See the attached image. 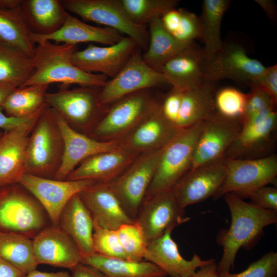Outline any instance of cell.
Masks as SVG:
<instances>
[{"instance_id":"obj_1","label":"cell","mask_w":277,"mask_h":277,"mask_svg":"<svg viewBox=\"0 0 277 277\" xmlns=\"http://www.w3.org/2000/svg\"><path fill=\"white\" fill-rule=\"evenodd\" d=\"M224 196L231 221L228 230L222 232L218 238L223 248V253L217 265L219 273L230 272L239 249H251L262 236L264 228L277 222V211L262 209L247 203L233 193Z\"/></svg>"},{"instance_id":"obj_2","label":"cell","mask_w":277,"mask_h":277,"mask_svg":"<svg viewBox=\"0 0 277 277\" xmlns=\"http://www.w3.org/2000/svg\"><path fill=\"white\" fill-rule=\"evenodd\" d=\"M37 44L32 58L34 71L21 87L60 83L66 86L77 84L102 88L108 81L104 75L86 72L73 65L72 58L77 51V45L57 44L50 41Z\"/></svg>"},{"instance_id":"obj_3","label":"cell","mask_w":277,"mask_h":277,"mask_svg":"<svg viewBox=\"0 0 277 277\" xmlns=\"http://www.w3.org/2000/svg\"><path fill=\"white\" fill-rule=\"evenodd\" d=\"M64 142L53 111L48 106L37 119L30 135L25 173L54 179L63 160Z\"/></svg>"},{"instance_id":"obj_4","label":"cell","mask_w":277,"mask_h":277,"mask_svg":"<svg viewBox=\"0 0 277 277\" xmlns=\"http://www.w3.org/2000/svg\"><path fill=\"white\" fill-rule=\"evenodd\" d=\"M51 225L43 206L21 184L0 185V231L32 239Z\"/></svg>"},{"instance_id":"obj_5","label":"cell","mask_w":277,"mask_h":277,"mask_svg":"<svg viewBox=\"0 0 277 277\" xmlns=\"http://www.w3.org/2000/svg\"><path fill=\"white\" fill-rule=\"evenodd\" d=\"M101 89L81 87L68 89L63 87L57 92H47L45 103L71 128L89 136L109 106L99 102Z\"/></svg>"},{"instance_id":"obj_6","label":"cell","mask_w":277,"mask_h":277,"mask_svg":"<svg viewBox=\"0 0 277 277\" xmlns=\"http://www.w3.org/2000/svg\"><path fill=\"white\" fill-rule=\"evenodd\" d=\"M202 127V122L180 129L164 147L146 196L171 190L190 169Z\"/></svg>"},{"instance_id":"obj_7","label":"cell","mask_w":277,"mask_h":277,"mask_svg":"<svg viewBox=\"0 0 277 277\" xmlns=\"http://www.w3.org/2000/svg\"><path fill=\"white\" fill-rule=\"evenodd\" d=\"M157 101L149 89L125 96L110 104L90 137L97 141H121L142 121Z\"/></svg>"},{"instance_id":"obj_8","label":"cell","mask_w":277,"mask_h":277,"mask_svg":"<svg viewBox=\"0 0 277 277\" xmlns=\"http://www.w3.org/2000/svg\"><path fill=\"white\" fill-rule=\"evenodd\" d=\"M67 11L75 13L84 21H90L111 28L132 38L138 47L146 49L149 42L145 26L133 22L119 0H61Z\"/></svg>"},{"instance_id":"obj_9","label":"cell","mask_w":277,"mask_h":277,"mask_svg":"<svg viewBox=\"0 0 277 277\" xmlns=\"http://www.w3.org/2000/svg\"><path fill=\"white\" fill-rule=\"evenodd\" d=\"M266 68L259 61L250 57L241 45L234 43H223L212 57L203 58L205 82L230 79L250 87L256 83Z\"/></svg>"},{"instance_id":"obj_10","label":"cell","mask_w":277,"mask_h":277,"mask_svg":"<svg viewBox=\"0 0 277 277\" xmlns=\"http://www.w3.org/2000/svg\"><path fill=\"white\" fill-rule=\"evenodd\" d=\"M164 148L140 154L118 176L107 183L127 212L135 220Z\"/></svg>"},{"instance_id":"obj_11","label":"cell","mask_w":277,"mask_h":277,"mask_svg":"<svg viewBox=\"0 0 277 277\" xmlns=\"http://www.w3.org/2000/svg\"><path fill=\"white\" fill-rule=\"evenodd\" d=\"M224 161L226 173L212 196L214 200L229 193L236 194L267 186L276 180L277 157L275 155L252 159L224 157Z\"/></svg>"},{"instance_id":"obj_12","label":"cell","mask_w":277,"mask_h":277,"mask_svg":"<svg viewBox=\"0 0 277 277\" xmlns=\"http://www.w3.org/2000/svg\"><path fill=\"white\" fill-rule=\"evenodd\" d=\"M165 84L162 73L148 65L137 49L117 74L101 88L99 102L108 106L133 93Z\"/></svg>"},{"instance_id":"obj_13","label":"cell","mask_w":277,"mask_h":277,"mask_svg":"<svg viewBox=\"0 0 277 277\" xmlns=\"http://www.w3.org/2000/svg\"><path fill=\"white\" fill-rule=\"evenodd\" d=\"M172 190L145 196L135 221L142 227L148 243L169 229L189 220Z\"/></svg>"},{"instance_id":"obj_14","label":"cell","mask_w":277,"mask_h":277,"mask_svg":"<svg viewBox=\"0 0 277 277\" xmlns=\"http://www.w3.org/2000/svg\"><path fill=\"white\" fill-rule=\"evenodd\" d=\"M18 183L39 202L47 212L51 225L58 226L60 214L68 201L97 182L58 180L24 173Z\"/></svg>"},{"instance_id":"obj_15","label":"cell","mask_w":277,"mask_h":277,"mask_svg":"<svg viewBox=\"0 0 277 277\" xmlns=\"http://www.w3.org/2000/svg\"><path fill=\"white\" fill-rule=\"evenodd\" d=\"M241 127L239 121L227 118L216 112L203 121L190 169L223 159Z\"/></svg>"},{"instance_id":"obj_16","label":"cell","mask_w":277,"mask_h":277,"mask_svg":"<svg viewBox=\"0 0 277 277\" xmlns=\"http://www.w3.org/2000/svg\"><path fill=\"white\" fill-rule=\"evenodd\" d=\"M45 104L27 120L0 136V185L18 183L24 167L29 138Z\"/></svg>"},{"instance_id":"obj_17","label":"cell","mask_w":277,"mask_h":277,"mask_svg":"<svg viewBox=\"0 0 277 277\" xmlns=\"http://www.w3.org/2000/svg\"><path fill=\"white\" fill-rule=\"evenodd\" d=\"M180 129L167 120L156 103L142 121L121 141V147L142 154L161 149L177 134Z\"/></svg>"},{"instance_id":"obj_18","label":"cell","mask_w":277,"mask_h":277,"mask_svg":"<svg viewBox=\"0 0 277 277\" xmlns=\"http://www.w3.org/2000/svg\"><path fill=\"white\" fill-rule=\"evenodd\" d=\"M240 123L241 130L224 157L250 159L266 151L276 127V109L271 108L244 117Z\"/></svg>"},{"instance_id":"obj_19","label":"cell","mask_w":277,"mask_h":277,"mask_svg":"<svg viewBox=\"0 0 277 277\" xmlns=\"http://www.w3.org/2000/svg\"><path fill=\"white\" fill-rule=\"evenodd\" d=\"M226 173L223 157L190 169L171 190L181 206L185 208L213 196L223 183Z\"/></svg>"},{"instance_id":"obj_20","label":"cell","mask_w":277,"mask_h":277,"mask_svg":"<svg viewBox=\"0 0 277 277\" xmlns=\"http://www.w3.org/2000/svg\"><path fill=\"white\" fill-rule=\"evenodd\" d=\"M138 47L132 38L124 36L115 44L98 47L89 44L76 51L72 62L74 66L88 73L101 74L111 79L115 77Z\"/></svg>"},{"instance_id":"obj_21","label":"cell","mask_w":277,"mask_h":277,"mask_svg":"<svg viewBox=\"0 0 277 277\" xmlns=\"http://www.w3.org/2000/svg\"><path fill=\"white\" fill-rule=\"evenodd\" d=\"M37 264L73 269L81 262L82 255L73 240L58 226L51 225L32 239Z\"/></svg>"},{"instance_id":"obj_22","label":"cell","mask_w":277,"mask_h":277,"mask_svg":"<svg viewBox=\"0 0 277 277\" xmlns=\"http://www.w3.org/2000/svg\"><path fill=\"white\" fill-rule=\"evenodd\" d=\"M52 110L64 142L62 163L54 179L65 180L87 157L121 147V141H100L74 130L54 110Z\"/></svg>"},{"instance_id":"obj_23","label":"cell","mask_w":277,"mask_h":277,"mask_svg":"<svg viewBox=\"0 0 277 277\" xmlns=\"http://www.w3.org/2000/svg\"><path fill=\"white\" fill-rule=\"evenodd\" d=\"M173 230L168 229L163 235L148 243L144 258L146 261L155 265L167 276L190 277L199 268L214 260H202L197 254L189 260L184 258L171 237Z\"/></svg>"},{"instance_id":"obj_24","label":"cell","mask_w":277,"mask_h":277,"mask_svg":"<svg viewBox=\"0 0 277 277\" xmlns=\"http://www.w3.org/2000/svg\"><path fill=\"white\" fill-rule=\"evenodd\" d=\"M140 154L122 147L94 154L82 161L66 180H88L109 183L118 176Z\"/></svg>"},{"instance_id":"obj_25","label":"cell","mask_w":277,"mask_h":277,"mask_svg":"<svg viewBox=\"0 0 277 277\" xmlns=\"http://www.w3.org/2000/svg\"><path fill=\"white\" fill-rule=\"evenodd\" d=\"M93 220L103 228L117 230L121 225L134 222L107 183L97 182L79 193Z\"/></svg>"},{"instance_id":"obj_26","label":"cell","mask_w":277,"mask_h":277,"mask_svg":"<svg viewBox=\"0 0 277 277\" xmlns=\"http://www.w3.org/2000/svg\"><path fill=\"white\" fill-rule=\"evenodd\" d=\"M203 64L202 49L193 43L167 62L160 72L166 84L186 91L196 88L205 82Z\"/></svg>"},{"instance_id":"obj_27","label":"cell","mask_w":277,"mask_h":277,"mask_svg":"<svg viewBox=\"0 0 277 277\" xmlns=\"http://www.w3.org/2000/svg\"><path fill=\"white\" fill-rule=\"evenodd\" d=\"M124 37L120 32L107 27H96L86 24L68 13L61 28L52 34L40 35L32 33L34 44L45 41L55 44L77 45L82 43H97L108 46L116 44Z\"/></svg>"},{"instance_id":"obj_28","label":"cell","mask_w":277,"mask_h":277,"mask_svg":"<svg viewBox=\"0 0 277 277\" xmlns=\"http://www.w3.org/2000/svg\"><path fill=\"white\" fill-rule=\"evenodd\" d=\"M58 226L75 243L82 258L95 253L93 246V219L79 193L63 209Z\"/></svg>"},{"instance_id":"obj_29","label":"cell","mask_w":277,"mask_h":277,"mask_svg":"<svg viewBox=\"0 0 277 277\" xmlns=\"http://www.w3.org/2000/svg\"><path fill=\"white\" fill-rule=\"evenodd\" d=\"M21 10L32 32L40 35L57 31L68 14L58 0H22Z\"/></svg>"},{"instance_id":"obj_30","label":"cell","mask_w":277,"mask_h":277,"mask_svg":"<svg viewBox=\"0 0 277 277\" xmlns=\"http://www.w3.org/2000/svg\"><path fill=\"white\" fill-rule=\"evenodd\" d=\"M213 84V82H205L196 88L183 92L176 123L178 128L201 123L215 112Z\"/></svg>"},{"instance_id":"obj_31","label":"cell","mask_w":277,"mask_h":277,"mask_svg":"<svg viewBox=\"0 0 277 277\" xmlns=\"http://www.w3.org/2000/svg\"><path fill=\"white\" fill-rule=\"evenodd\" d=\"M148 25L149 42L142 56L148 65L159 72L167 62L193 43L175 39L164 27L161 18H154Z\"/></svg>"},{"instance_id":"obj_32","label":"cell","mask_w":277,"mask_h":277,"mask_svg":"<svg viewBox=\"0 0 277 277\" xmlns=\"http://www.w3.org/2000/svg\"><path fill=\"white\" fill-rule=\"evenodd\" d=\"M22 4V3H21ZM21 7L0 9V43L33 58L36 47Z\"/></svg>"},{"instance_id":"obj_33","label":"cell","mask_w":277,"mask_h":277,"mask_svg":"<svg viewBox=\"0 0 277 277\" xmlns=\"http://www.w3.org/2000/svg\"><path fill=\"white\" fill-rule=\"evenodd\" d=\"M81 263L95 267L108 277H166L167 274L148 261L110 258L96 253L82 258Z\"/></svg>"},{"instance_id":"obj_34","label":"cell","mask_w":277,"mask_h":277,"mask_svg":"<svg viewBox=\"0 0 277 277\" xmlns=\"http://www.w3.org/2000/svg\"><path fill=\"white\" fill-rule=\"evenodd\" d=\"M228 0H204L199 17L201 36L204 46L203 58L208 60L221 48V27L223 16L230 5Z\"/></svg>"},{"instance_id":"obj_35","label":"cell","mask_w":277,"mask_h":277,"mask_svg":"<svg viewBox=\"0 0 277 277\" xmlns=\"http://www.w3.org/2000/svg\"><path fill=\"white\" fill-rule=\"evenodd\" d=\"M48 85H33L14 89L2 107L8 116L25 118L39 110L45 104Z\"/></svg>"},{"instance_id":"obj_36","label":"cell","mask_w":277,"mask_h":277,"mask_svg":"<svg viewBox=\"0 0 277 277\" xmlns=\"http://www.w3.org/2000/svg\"><path fill=\"white\" fill-rule=\"evenodd\" d=\"M0 257L26 275L38 265L32 239L16 233L0 231Z\"/></svg>"},{"instance_id":"obj_37","label":"cell","mask_w":277,"mask_h":277,"mask_svg":"<svg viewBox=\"0 0 277 277\" xmlns=\"http://www.w3.org/2000/svg\"><path fill=\"white\" fill-rule=\"evenodd\" d=\"M34 71L32 58L0 43V83L19 87Z\"/></svg>"},{"instance_id":"obj_38","label":"cell","mask_w":277,"mask_h":277,"mask_svg":"<svg viewBox=\"0 0 277 277\" xmlns=\"http://www.w3.org/2000/svg\"><path fill=\"white\" fill-rule=\"evenodd\" d=\"M119 1L130 18L135 24L143 26L175 9L179 2L177 0Z\"/></svg>"},{"instance_id":"obj_39","label":"cell","mask_w":277,"mask_h":277,"mask_svg":"<svg viewBox=\"0 0 277 277\" xmlns=\"http://www.w3.org/2000/svg\"><path fill=\"white\" fill-rule=\"evenodd\" d=\"M248 93L232 87L215 91L214 104L215 112L229 119L240 122L245 111Z\"/></svg>"},{"instance_id":"obj_40","label":"cell","mask_w":277,"mask_h":277,"mask_svg":"<svg viewBox=\"0 0 277 277\" xmlns=\"http://www.w3.org/2000/svg\"><path fill=\"white\" fill-rule=\"evenodd\" d=\"M116 232L127 259L143 261L148 242L140 224L135 221L123 224L118 228Z\"/></svg>"},{"instance_id":"obj_41","label":"cell","mask_w":277,"mask_h":277,"mask_svg":"<svg viewBox=\"0 0 277 277\" xmlns=\"http://www.w3.org/2000/svg\"><path fill=\"white\" fill-rule=\"evenodd\" d=\"M93 246L95 253L103 256L127 259L116 230L100 226L93 220Z\"/></svg>"},{"instance_id":"obj_42","label":"cell","mask_w":277,"mask_h":277,"mask_svg":"<svg viewBox=\"0 0 277 277\" xmlns=\"http://www.w3.org/2000/svg\"><path fill=\"white\" fill-rule=\"evenodd\" d=\"M219 277H277V252L266 253L241 272H222Z\"/></svg>"},{"instance_id":"obj_43","label":"cell","mask_w":277,"mask_h":277,"mask_svg":"<svg viewBox=\"0 0 277 277\" xmlns=\"http://www.w3.org/2000/svg\"><path fill=\"white\" fill-rule=\"evenodd\" d=\"M180 20L176 31L172 36L180 42L191 44L200 38L201 29L199 17L194 13L180 9Z\"/></svg>"},{"instance_id":"obj_44","label":"cell","mask_w":277,"mask_h":277,"mask_svg":"<svg viewBox=\"0 0 277 277\" xmlns=\"http://www.w3.org/2000/svg\"><path fill=\"white\" fill-rule=\"evenodd\" d=\"M235 194L242 199H250L252 204L259 208L277 211V189L275 187L264 186Z\"/></svg>"},{"instance_id":"obj_45","label":"cell","mask_w":277,"mask_h":277,"mask_svg":"<svg viewBox=\"0 0 277 277\" xmlns=\"http://www.w3.org/2000/svg\"><path fill=\"white\" fill-rule=\"evenodd\" d=\"M184 91L172 88L161 102V109L165 118L176 126Z\"/></svg>"},{"instance_id":"obj_46","label":"cell","mask_w":277,"mask_h":277,"mask_svg":"<svg viewBox=\"0 0 277 277\" xmlns=\"http://www.w3.org/2000/svg\"><path fill=\"white\" fill-rule=\"evenodd\" d=\"M255 85L265 92L272 103L277 105V65L266 67L260 76ZM252 86V85H251Z\"/></svg>"},{"instance_id":"obj_47","label":"cell","mask_w":277,"mask_h":277,"mask_svg":"<svg viewBox=\"0 0 277 277\" xmlns=\"http://www.w3.org/2000/svg\"><path fill=\"white\" fill-rule=\"evenodd\" d=\"M71 272V277H108L95 267L81 262Z\"/></svg>"},{"instance_id":"obj_48","label":"cell","mask_w":277,"mask_h":277,"mask_svg":"<svg viewBox=\"0 0 277 277\" xmlns=\"http://www.w3.org/2000/svg\"><path fill=\"white\" fill-rule=\"evenodd\" d=\"M32 115L25 118L8 116L5 113L2 107H0V130L4 132L9 131L21 124Z\"/></svg>"},{"instance_id":"obj_49","label":"cell","mask_w":277,"mask_h":277,"mask_svg":"<svg viewBox=\"0 0 277 277\" xmlns=\"http://www.w3.org/2000/svg\"><path fill=\"white\" fill-rule=\"evenodd\" d=\"M26 274L0 257V277H25Z\"/></svg>"},{"instance_id":"obj_50","label":"cell","mask_w":277,"mask_h":277,"mask_svg":"<svg viewBox=\"0 0 277 277\" xmlns=\"http://www.w3.org/2000/svg\"><path fill=\"white\" fill-rule=\"evenodd\" d=\"M190 277H219L217 265L215 262V260L199 268Z\"/></svg>"},{"instance_id":"obj_51","label":"cell","mask_w":277,"mask_h":277,"mask_svg":"<svg viewBox=\"0 0 277 277\" xmlns=\"http://www.w3.org/2000/svg\"><path fill=\"white\" fill-rule=\"evenodd\" d=\"M265 12L267 16L273 22H275L277 16L276 6L272 0H254Z\"/></svg>"},{"instance_id":"obj_52","label":"cell","mask_w":277,"mask_h":277,"mask_svg":"<svg viewBox=\"0 0 277 277\" xmlns=\"http://www.w3.org/2000/svg\"><path fill=\"white\" fill-rule=\"evenodd\" d=\"M25 277H71V276L68 272L66 271L48 272L34 269L27 273Z\"/></svg>"},{"instance_id":"obj_53","label":"cell","mask_w":277,"mask_h":277,"mask_svg":"<svg viewBox=\"0 0 277 277\" xmlns=\"http://www.w3.org/2000/svg\"><path fill=\"white\" fill-rule=\"evenodd\" d=\"M16 87L9 83H0V107H2L9 94Z\"/></svg>"},{"instance_id":"obj_54","label":"cell","mask_w":277,"mask_h":277,"mask_svg":"<svg viewBox=\"0 0 277 277\" xmlns=\"http://www.w3.org/2000/svg\"><path fill=\"white\" fill-rule=\"evenodd\" d=\"M22 0H0V9H13L21 7Z\"/></svg>"},{"instance_id":"obj_55","label":"cell","mask_w":277,"mask_h":277,"mask_svg":"<svg viewBox=\"0 0 277 277\" xmlns=\"http://www.w3.org/2000/svg\"><path fill=\"white\" fill-rule=\"evenodd\" d=\"M4 131H2L1 130H0V136L3 134Z\"/></svg>"}]
</instances>
